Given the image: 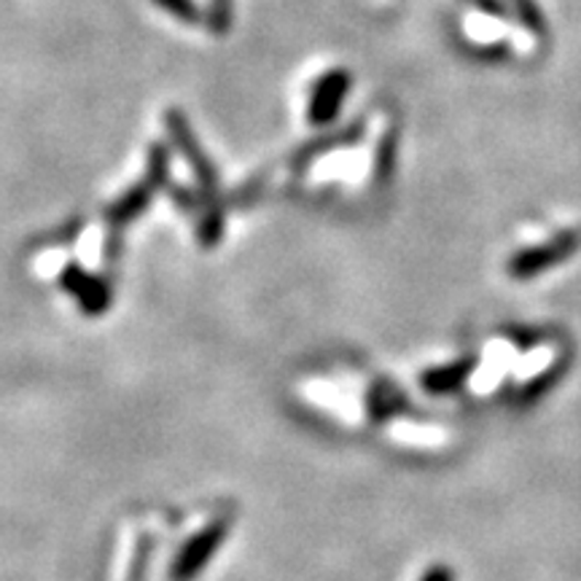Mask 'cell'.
<instances>
[{
    "mask_svg": "<svg viewBox=\"0 0 581 581\" xmlns=\"http://www.w3.org/2000/svg\"><path fill=\"white\" fill-rule=\"evenodd\" d=\"M165 127L169 143L180 151V156L186 160V165L191 167L194 178L199 184V199L205 202V216L199 221V234H202L205 245H213L221 234V208H218V175L213 162L208 160L205 149L199 145L197 135H194L189 119L178 111V108H167L165 111Z\"/></svg>",
    "mask_w": 581,
    "mask_h": 581,
    "instance_id": "cell-1",
    "label": "cell"
},
{
    "mask_svg": "<svg viewBox=\"0 0 581 581\" xmlns=\"http://www.w3.org/2000/svg\"><path fill=\"white\" fill-rule=\"evenodd\" d=\"M169 184V151L165 143H151L145 154V175L132 189H127L111 208L106 210V218L111 227H127L135 221L156 197V191Z\"/></svg>",
    "mask_w": 581,
    "mask_h": 581,
    "instance_id": "cell-2",
    "label": "cell"
},
{
    "mask_svg": "<svg viewBox=\"0 0 581 581\" xmlns=\"http://www.w3.org/2000/svg\"><path fill=\"white\" fill-rule=\"evenodd\" d=\"M223 536H227V525H221V523L210 525V528L197 533V536H194L191 541L186 544L184 549H180L173 571H169V579L173 581H191L199 571H202L205 566H208L210 555H213L216 549L221 547Z\"/></svg>",
    "mask_w": 581,
    "mask_h": 581,
    "instance_id": "cell-3",
    "label": "cell"
},
{
    "mask_svg": "<svg viewBox=\"0 0 581 581\" xmlns=\"http://www.w3.org/2000/svg\"><path fill=\"white\" fill-rule=\"evenodd\" d=\"M59 283L63 288H68L73 296L78 299V305L87 313H102L108 305H111V288L100 281V277L87 275L81 266L70 264L65 266L63 275H59Z\"/></svg>",
    "mask_w": 581,
    "mask_h": 581,
    "instance_id": "cell-4",
    "label": "cell"
},
{
    "mask_svg": "<svg viewBox=\"0 0 581 581\" xmlns=\"http://www.w3.org/2000/svg\"><path fill=\"white\" fill-rule=\"evenodd\" d=\"M344 89H348V84H344V78L339 76V73H331V76L320 78V84L315 87L310 100V121L320 124V121H329L335 117Z\"/></svg>",
    "mask_w": 581,
    "mask_h": 581,
    "instance_id": "cell-5",
    "label": "cell"
},
{
    "mask_svg": "<svg viewBox=\"0 0 581 581\" xmlns=\"http://www.w3.org/2000/svg\"><path fill=\"white\" fill-rule=\"evenodd\" d=\"M154 6H160L162 11L184 24H199L202 22V11L194 0H154Z\"/></svg>",
    "mask_w": 581,
    "mask_h": 581,
    "instance_id": "cell-6",
    "label": "cell"
},
{
    "mask_svg": "<svg viewBox=\"0 0 581 581\" xmlns=\"http://www.w3.org/2000/svg\"><path fill=\"white\" fill-rule=\"evenodd\" d=\"M229 17H232L229 0H213V11H210V30L223 33V30L229 28Z\"/></svg>",
    "mask_w": 581,
    "mask_h": 581,
    "instance_id": "cell-7",
    "label": "cell"
}]
</instances>
